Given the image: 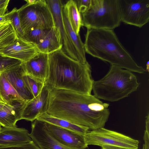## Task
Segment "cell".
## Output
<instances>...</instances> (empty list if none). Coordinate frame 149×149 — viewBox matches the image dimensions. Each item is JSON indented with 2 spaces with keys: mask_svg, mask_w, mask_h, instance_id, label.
<instances>
[{
  "mask_svg": "<svg viewBox=\"0 0 149 149\" xmlns=\"http://www.w3.org/2000/svg\"><path fill=\"white\" fill-rule=\"evenodd\" d=\"M49 30L31 29L25 33L22 38L37 45L43 41Z\"/></svg>",
  "mask_w": 149,
  "mask_h": 149,
  "instance_id": "26",
  "label": "cell"
},
{
  "mask_svg": "<svg viewBox=\"0 0 149 149\" xmlns=\"http://www.w3.org/2000/svg\"><path fill=\"white\" fill-rule=\"evenodd\" d=\"M28 130L23 128L3 127L0 129V146L24 144L32 141Z\"/></svg>",
  "mask_w": 149,
  "mask_h": 149,
  "instance_id": "15",
  "label": "cell"
},
{
  "mask_svg": "<svg viewBox=\"0 0 149 149\" xmlns=\"http://www.w3.org/2000/svg\"><path fill=\"white\" fill-rule=\"evenodd\" d=\"M0 149H40L33 141L13 146H0Z\"/></svg>",
  "mask_w": 149,
  "mask_h": 149,
  "instance_id": "28",
  "label": "cell"
},
{
  "mask_svg": "<svg viewBox=\"0 0 149 149\" xmlns=\"http://www.w3.org/2000/svg\"><path fill=\"white\" fill-rule=\"evenodd\" d=\"M6 104V103L0 98V109H1Z\"/></svg>",
  "mask_w": 149,
  "mask_h": 149,
  "instance_id": "36",
  "label": "cell"
},
{
  "mask_svg": "<svg viewBox=\"0 0 149 149\" xmlns=\"http://www.w3.org/2000/svg\"><path fill=\"white\" fill-rule=\"evenodd\" d=\"M109 106L91 94L54 89L50 92L47 113L94 130L104 127L110 115Z\"/></svg>",
  "mask_w": 149,
  "mask_h": 149,
  "instance_id": "1",
  "label": "cell"
},
{
  "mask_svg": "<svg viewBox=\"0 0 149 149\" xmlns=\"http://www.w3.org/2000/svg\"><path fill=\"white\" fill-rule=\"evenodd\" d=\"M84 47L86 52L93 57L132 72L146 71L135 62L112 30L87 29Z\"/></svg>",
  "mask_w": 149,
  "mask_h": 149,
  "instance_id": "3",
  "label": "cell"
},
{
  "mask_svg": "<svg viewBox=\"0 0 149 149\" xmlns=\"http://www.w3.org/2000/svg\"><path fill=\"white\" fill-rule=\"evenodd\" d=\"M26 3L29 4H33L36 3L38 0H24Z\"/></svg>",
  "mask_w": 149,
  "mask_h": 149,
  "instance_id": "35",
  "label": "cell"
},
{
  "mask_svg": "<svg viewBox=\"0 0 149 149\" xmlns=\"http://www.w3.org/2000/svg\"><path fill=\"white\" fill-rule=\"evenodd\" d=\"M52 14L55 26L60 33L63 47L62 50L75 60L84 63L74 46L69 38L65 28L62 18L63 5L60 0H46Z\"/></svg>",
  "mask_w": 149,
  "mask_h": 149,
  "instance_id": "9",
  "label": "cell"
},
{
  "mask_svg": "<svg viewBox=\"0 0 149 149\" xmlns=\"http://www.w3.org/2000/svg\"><path fill=\"white\" fill-rule=\"evenodd\" d=\"M49 54L39 52L24 63L26 72L45 81L48 66Z\"/></svg>",
  "mask_w": 149,
  "mask_h": 149,
  "instance_id": "17",
  "label": "cell"
},
{
  "mask_svg": "<svg viewBox=\"0 0 149 149\" xmlns=\"http://www.w3.org/2000/svg\"><path fill=\"white\" fill-rule=\"evenodd\" d=\"M102 149H120L121 148L110 146H104L102 147Z\"/></svg>",
  "mask_w": 149,
  "mask_h": 149,
  "instance_id": "34",
  "label": "cell"
},
{
  "mask_svg": "<svg viewBox=\"0 0 149 149\" xmlns=\"http://www.w3.org/2000/svg\"><path fill=\"white\" fill-rule=\"evenodd\" d=\"M81 14L87 29L113 30L122 22L120 0H91L89 7Z\"/></svg>",
  "mask_w": 149,
  "mask_h": 149,
  "instance_id": "5",
  "label": "cell"
},
{
  "mask_svg": "<svg viewBox=\"0 0 149 149\" xmlns=\"http://www.w3.org/2000/svg\"><path fill=\"white\" fill-rule=\"evenodd\" d=\"M36 46L39 52L48 54L62 49L61 36L58 28L55 26L51 28L43 41Z\"/></svg>",
  "mask_w": 149,
  "mask_h": 149,
  "instance_id": "18",
  "label": "cell"
},
{
  "mask_svg": "<svg viewBox=\"0 0 149 149\" xmlns=\"http://www.w3.org/2000/svg\"><path fill=\"white\" fill-rule=\"evenodd\" d=\"M88 146H110L125 149H138L139 141L117 132L101 128L89 131L84 136Z\"/></svg>",
  "mask_w": 149,
  "mask_h": 149,
  "instance_id": "7",
  "label": "cell"
},
{
  "mask_svg": "<svg viewBox=\"0 0 149 149\" xmlns=\"http://www.w3.org/2000/svg\"><path fill=\"white\" fill-rule=\"evenodd\" d=\"M140 84L132 72L111 65L104 77L94 81L92 90L94 95L98 99L115 102L136 91Z\"/></svg>",
  "mask_w": 149,
  "mask_h": 149,
  "instance_id": "4",
  "label": "cell"
},
{
  "mask_svg": "<svg viewBox=\"0 0 149 149\" xmlns=\"http://www.w3.org/2000/svg\"><path fill=\"white\" fill-rule=\"evenodd\" d=\"M1 128V126L0 125V129Z\"/></svg>",
  "mask_w": 149,
  "mask_h": 149,
  "instance_id": "37",
  "label": "cell"
},
{
  "mask_svg": "<svg viewBox=\"0 0 149 149\" xmlns=\"http://www.w3.org/2000/svg\"><path fill=\"white\" fill-rule=\"evenodd\" d=\"M43 121L45 128L51 135L64 146L76 149H85L88 147L84 136Z\"/></svg>",
  "mask_w": 149,
  "mask_h": 149,
  "instance_id": "13",
  "label": "cell"
},
{
  "mask_svg": "<svg viewBox=\"0 0 149 149\" xmlns=\"http://www.w3.org/2000/svg\"><path fill=\"white\" fill-rule=\"evenodd\" d=\"M9 0H0V16L5 15L8 12V6Z\"/></svg>",
  "mask_w": 149,
  "mask_h": 149,
  "instance_id": "30",
  "label": "cell"
},
{
  "mask_svg": "<svg viewBox=\"0 0 149 149\" xmlns=\"http://www.w3.org/2000/svg\"><path fill=\"white\" fill-rule=\"evenodd\" d=\"M94 81L88 62L75 60L62 49L49 54L45 85L50 90L63 89L90 95Z\"/></svg>",
  "mask_w": 149,
  "mask_h": 149,
  "instance_id": "2",
  "label": "cell"
},
{
  "mask_svg": "<svg viewBox=\"0 0 149 149\" xmlns=\"http://www.w3.org/2000/svg\"><path fill=\"white\" fill-rule=\"evenodd\" d=\"M75 1L79 11L81 14L88 8L91 4V0H78Z\"/></svg>",
  "mask_w": 149,
  "mask_h": 149,
  "instance_id": "29",
  "label": "cell"
},
{
  "mask_svg": "<svg viewBox=\"0 0 149 149\" xmlns=\"http://www.w3.org/2000/svg\"><path fill=\"white\" fill-rule=\"evenodd\" d=\"M120 149H125L121 148Z\"/></svg>",
  "mask_w": 149,
  "mask_h": 149,
  "instance_id": "38",
  "label": "cell"
},
{
  "mask_svg": "<svg viewBox=\"0 0 149 149\" xmlns=\"http://www.w3.org/2000/svg\"><path fill=\"white\" fill-rule=\"evenodd\" d=\"M18 9L22 29L24 33L33 29L49 30L55 26L50 8L45 0L26 3Z\"/></svg>",
  "mask_w": 149,
  "mask_h": 149,
  "instance_id": "6",
  "label": "cell"
},
{
  "mask_svg": "<svg viewBox=\"0 0 149 149\" xmlns=\"http://www.w3.org/2000/svg\"><path fill=\"white\" fill-rule=\"evenodd\" d=\"M8 22H9L7 20L5 15L0 16V24H3Z\"/></svg>",
  "mask_w": 149,
  "mask_h": 149,
  "instance_id": "33",
  "label": "cell"
},
{
  "mask_svg": "<svg viewBox=\"0 0 149 149\" xmlns=\"http://www.w3.org/2000/svg\"><path fill=\"white\" fill-rule=\"evenodd\" d=\"M25 72L24 64L23 63L20 65L3 73L19 96L24 100L27 102L34 97L23 80V76Z\"/></svg>",
  "mask_w": 149,
  "mask_h": 149,
  "instance_id": "14",
  "label": "cell"
},
{
  "mask_svg": "<svg viewBox=\"0 0 149 149\" xmlns=\"http://www.w3.org/2000/svg\"><path fill=\"white\" fill-rule=\"evenodd\" d=\"M26 102L17 100L11 105L6 104L0 109V125L5 127H16L17 122L21 120L22 113Z\"/></svg>",
  "mask_w": 149,
  "mask_h": 149,
  "instance_id": "16",
  "label": "cell"
},
{
  "mask_svg": "<svg viewBox=\"0 0 149 149\" xmlns=\"http://www.w3.org/2000/svg\"><path fill=\"white\" fill-rule=\"evenodd\" d=\"M29 136L40 149H76L64 146L55 139L45 128L43 122L36 119L32 123Z\"/></svg>",
  "mask_w": 149,
  "mask_h": 149,
  "instance_id": "11",
  "label": "cell"
},
{
  "mask_svg": "<svg viewBox=\"0 0 149 149\" xmlns=\"http://www.w3.org/2000/svg\"><path fill=\"white\" fill-rule=\"evenodd\" d=\"M121 22L139 28L149 21V0H120Z\"/></svg>",
  "mask_w": 149,
  "mask_h": 149,
  "instance_id": "8",
  "label": "cell"
},
{
  "mask_svg": "<svg viewBox=\"0 0 149 149\" xmlns=\"http://www.w3.org/2000/svg\"><path fill=\"white\" fill-rule=\"evenodd\" d=\"M39 52L37 46L18 37L13 43L0 51L4 55L19 60L24 63L29 61Z\"/></svg>",
  "mask_w": 149,
  "mask_h": 149,
  "instance_id": "12",
  "label": "cell"
},
{
  "mask_svg": "<svg viewBox=\"0 0 149 149\" xmlns=\"http://www.w3.org/2000/svg\"><path fill=\"white\" fill-rule=\"evenodd\" d=\"M36 119L70 130L84 136L90 130L88 127L77 125L67 120L54 117L47 112L40 116Z\"/></svg>",
  "mask_w": 149,
  "mask_h": 149,
  "instance_id": "20",
  "label": "cell"
},
{
  "mask_svg": "<svg viewBox=\"0 0 149 149\" xmlns=\"http://www.w3.org/2000/svg\"><path fill=\"white\" fill-rule=\"evenodd\" d=\"M4 15L8 21L11 23L18 37L22 38L24 33L21 26L18 9L15 7Z\"/></svg>",
  "mask_w": 149,
  "mask_h": 149,
  "instance_id": "25",
  "label": "cell"
},
{
  "mask_svg": "<svg viewBox=\"0 0 149 149\" xmlns=\"http://www.w3.org/2000/svg\"><path fill=\"white\" fill-rule=\"evenodd\" d=\"M145 131L149 134V114L148 113L146 117V130Z\"/></svg>",
  "mask_w": 149,
  "mask_h": 149,
  "instance_id": "32",
  "label": "cell"
},
{
  "mask_svg": "<svg viewBox=\"0 0 149 149\" xmlns=\"http://www.w3.org/2000/svg\"><path fill=\"white\" fill-rule=\"evenodd\" d=\"M23 78L34 97L39 94L45 85L44 81L32 76L27 74L26 71L23 75Z\"/></svg>",
  "mask_w": 149,
  "mask_h": 149,
  "instance_id": "24",
  "label": "cell"
},
{
  "mask_svg": "<svg viewBox=\"0 0 149 149\" xmlns=\"http://www.w3.org/2000/svg\"><path fill=\"white\" fill-rule=\"evenodd\" d=\"M18 37L10 22L0 24V51Z\"/></svg>",
  "mask_w": 149,
  "mask_h": 149,
  "instance_id": "22",
  "label": "cell"
},
{
  "mask_svg": "<svg viewBox=\"0 0 149 149\" xmlns=\"http://www.w3.org/2000/svg\"><path fill=\"white\" fill-rule=\"evenodd\" d=\"M50 90L45 85L37 96L26 102L21 116V120L33 122L42 114L47 112Z\"/></svg>",
  "mask_w": 149,
  "mask_h": 149,
  "instance_id": "10",
  "label": "cell"
},
{
  "mask_svg": "<svg viewBox=\"0 0 149 149\" xmlns=\"http://www.w3.org/2000/svg\"><path fill=\"white\" fill-rule=\"evenodd\" d=\"M23 63L19 60L0 53V74L17 67Z\"/></svg>",
  "mask_w": 149,
  "mask_h": 149,
  "instance_id": "27",
  "label": "cell"
},
{
  "mask_svg": "<svg viewBox=\"0 0 149 149\" xmlns=\"http://www.w3.org/2000/svg\"><path fill=\"white\" fill-rule=\"evenodd\" d=\"M144 143L142 149H149V134L145 131L143 136Z\"/></svg>",
  "mask_w": 149,
  "mask_h": 149,
  "instance_id": "31",
  "label": "cell"
},
{
  "mask_svg": "<svg viewBox=\"0 0 149 149\" xmlns=\"http://www.w3.org/2000/svg\"><path fill=\"white\" fill-rule=\"evenodd\" d=\"M62 15L64 26L67 33L74 46L84 63L87 61L84 44L82 42L80 36L77 35L74 31L69 19L67 8L65 4L63 5Z\"/></svg>",
  "mask_w": 149,
  "mask_h": 149,
  "instance_id": "19",
  "label": "cell"
},
{
  "mask_svg": "<svg viewBox=\"0 0 149 149\" xmlns=\"http://www.w3.org/2000/svg\"><path fill=\"white\" fill-rule=\"evenodd\" d=\"M68 9V17L71 24L77 34L79 35L80 29L83 26L81 16L79 12L75 1L70 0L65 4Z\"/></svg>",
  "mask_w": 149,
  "mask_h": 149,
  "instance_id": "23",
  "label": "cell"
},
{
  "mask_svg": "<svg viewBox=\"0 0 149 149\" xmlns=\"http://www.w3.org/2000/svg\"><path fill=\"white\" fill-rule=\"evenodd\" d=\"M0 98L10 105L15 100L24 101L9 81L3 72L0 74Z\"/></svg>",
  "mask_w": 149,
  "mask_h": 149,
  "instance_id": "21",
  "label": "cell"
}]
</instances>
